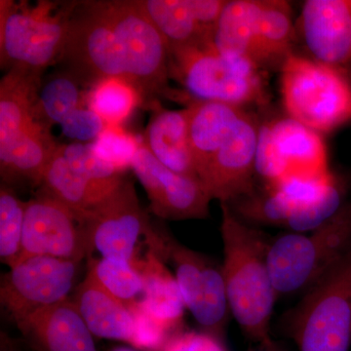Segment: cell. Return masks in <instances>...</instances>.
<instances>
[{"mask_svg":"<svg viewBox=\"0 0 351 351\" xmlns=\"http://www.w3.org/2000/svg\"><path fill=\"white\" fill-rule=\"evenodd\" d=\"M219 204L221 269L230 313L247 337L270 350V319L278 298L267 260L271 239L240 219L228 204Z\"/></svg>","mask_w":351,"mask_h":351,"instance_id":"1","label":"cell"},{"mask_svg":"<svg viewBox=\"0 0 351 351\" xmlns=\"http://www.w3.org/2000/svg\"><path fill=\"white\" fill-rule=\"evenodd\" d=\"M351 250V203L317 228L285 233L269 244V267L277 294L308 290Z\"/></svg>","mask_w":351,"mask_h":351,"instance_id":"2","label":"cell"},{"mask_svg":"<svg viewBox=\"0 0 351 351\" xmlns=\"http://www.w3.org/2000/svg\"><path fill=\"white\" fill-rule=\"evenodd\" d=\"M75 2L40 1L36 7L11 0L0 1L1 68L40 73L58 64Z\"/></svg>","mask_w":351,"mask_h":351,"instance_id":"3","label":"cell"},{"mask_svg":"<svg viewBox=\"0 0 351 351\" xmlns=\"http://www.w3.org/2000/svg\"><path fill=\"white\" fill-rule=\"evenodd\" d=\"M288 117L317 133L351 120V84L341 69L290 53L280 66Z\"/></svg>","mask_w":351,"mask_h":351,"instance_id":"4","label":"cell"},{"mask_svg":"<svg viewBox=\"0 0 351 351\" xmlns=\"http://www.w3.org/2000/svg\"><path fill=\"white\" fill-rule=\"evenodd\" d=\"M119 38L129 82L137 89L142 106L152 110L159 98H174L169 85V49L165 39L140 4V0H99Z\"/></svg>","mask_w":351,"mask_h":351,"instance_id":"5","label":"cell"},{"mask_svg":"<svg viewBox=\"0 0 351 351\" xmlns=\"http://www.w3.org/2000/svg\"><path fill=\"white\" fill-rule=\"evenodd\" d=\"M288 320L299 351H350L351 250L306 291Z\"/></svg>","mask_w":351,"mask_h":351,"instance_id":"6","label":"cell"},{"mask_svg":"<svg viewBox=\"0 0 351 351\" xmlns=\"http://www.w3.org/2000/svg\"><path fill=\"white\" fill-rule=\"evenodd\" d=\"M93 250L104 258L132 263L142 246L156 251L165 261V230L152 225L141 206L135 184L126 177L117 188L85 213Z\"/></svg>","mask_w":351,"mask_h":351,"instance_id":"7","label":"cell"},{"mask_svg":"<svg viewBox=\"0 0 351 351\" xmlns=\"http://www.w3.org/2000/svg\"><path fill=\"white\" fill-rule=\"evenodd\" d=\"M170 77L181 83L193 100L214 101L241 107L265 100L258 69L230 61L213 45L169 52Z\"/></svg>","mask_w":351,"mask_h":351,"instance_id":"8","label":"cell"},{"mask_svg":"<svg viewBox=\"0 0 351 351\" xmlns=\"http://www.w3.org/2000/svg\"><path fill=\"white\" fill-rule=\"evenodd\" d=\"M58 64L89 89L106 78L130 82L121 45L99 0L75 1Z\"/></svg>","mask_w":351,"mask_h":351,"instance_id":"9","label":"cell"},{"mask_svg":"<svg viewBox=\"0 0 351 351\" xmlns=\"http://www.w3.org/2000/svg\"><path fill=\"white\" fill-rule=\"evenodd\" d=\"M327 154L320 134L286 117L260 125L256 174L274 186L292 176L328 174Z\"/></svg>","mask_w":351,"mask_h":351,"instance_id":"10","label":"cell"},{"mask_svg":"<svg viewBox=\"0 0 351 351\" xmlns=\"http://www.w3.org/2000/svg\"><path fill=\"white\" fill-rule=\"evenodd\" d=\"M165 261L172 263L184 306L204 332L221 339L230 313L223 269L165 230Z\"/></svg>","mask_w":351,"mask_h":351,"instance_id":"11","label":"cell"},{"mask_svg":"<svg viewBox=\"0 0 351 351\" xmlns=\"http://www.w3.org/2000/svg\"><path fill=\"white\" fill-rule=\"evenodd\" d=\"M93 252L85 214H75L43 191L27 201L22 252L17 263L36 256L80 263Z\"/></svg>","mask_w":351,"mask_h":351,"instance_id":"12","label":"cell"},{"mask_svg":"<svg viewBox=\"0 0 351 351\" xmlns=\"http://www.w3.org/2000/svg\"><path fill=\"white\" fill-rule=\"evenodd\" d=\"M78 263L36 256L2 274L0 302L14 323L39 309L69 299Z\"/></svg>","mask_w":351,"mask_h":351,"instance_id":"13","label":"cell"},{"mask_svg":"<svg viewBox=\"0 0 351 351\" xmlns=\"http://www.w3.org/2000/svg\"><path fill=\"white\" fill-rule=\"evenodd\" d=\"M131 170L147 193L149 210L163 219H202L209 217L211 197L199 179L178 174L152 156L141 141Z\"/></svg>","mask_w":351,"mask_h":351,"instance_id":"14","label":"cell"},{"mask_svg":"<svg viewBox=\"0 0 351 351\" xmlns=\"http://www.w3.org/2000/svg\"><path fill=\"white\" fill-rule=\"evenodd\" d=\"M258 128L255 119L246 113L228 140L198 174L212 200L232 204L255 193Z\"/></svg>","mask_w":351,"mask_h":351,"instance_id":"15","label":"cell"},{"mask_svg":"<svg viewBox=\"0 0 351 351\" xmlns=\"http://www.w3.org/2000/svg\"><path fill=\"white\" fill-rule=\"evenodd\" d=\"M300 20L313 60L341 71L351 63V0H307Z\"/></svg>","mask_w":351,"mask_h":351,"instance_id":"16","label":"cell"},{"mask_svg":"<svg viewBox=\"0 0 351 351\" xmlns=\"http://www.w3.org/2000/svg\"><path fill=\"white\" fill-rule=\"evenodd\" d=\"M34 351H98L71 300L44 307L15 323Z\"/></svg>","mask_w":351,"mask_h":351,"instance_id":"17","label":"cell"},{"mask_svg":"<svg viewBox=\"0 0 351 351\" xmlns=\"http://www.w3.org/2000/svg\"><path fill=\"white\" fill-rule=\"evenodd\" d=\"M73 301L93 336L131 345L135 334L133 313L99 282L91 270L88 269L86 276L76 287Z\"/></svg>","mask_w":351,"mask_h":351,"instance_id":"18","label":"cell"},{"mask_svg":"<svg viewBox=\"0 0 351 351\" xmlns=\"http://www.w3.org/2000/svg\"><path fill=\"white\" fill-rule=\"evenodd\" d=\"M143 143L159 162L178 174L198 179L189 134V108L166 110L160 103L152 108Z\"/></svg>","mask_w":351,"mask_h":351,"instance_id":"19","label":"cell"},{"mask_svg":"<svg viewBox=\"0 0 351 351\" xmlns=\"http://www.w3.org/2000/svg\"><path fill=\"white\" fill-rule=\"evenodd\" d=\"M261 0H232L226 2L215 29V49L221 56L265 68L258 34Z\"/></svg>","mask_w":351,"mask_h":351,"instance_id":"20","label":"cell"},{"mask_svg":"<svg viewBox=\"0 0 351 351\" xmlns=\"http://www.w3.org/2000/svg\"><path fill=\"white\" fill-rule=\"evenodd\" d=\"M59 147L50 129L38 122L32 124L0 151L1 184L40 186L44 173Z\"/></svg>","mask_w":351,"mask_h":351,"instance_id":"21","label":"cell"},{"mask_svg":"<svg viewBox=\"0 0 351 351\" xmlns=\"http://www.w3.org/2000/svg\"><path fill=\"white\" fill-rule=\"evenodd\" d=\"M188 108L189 144L198 177L247 112L239 106L214 101L193 100Z\"/></svg>","mask_w":351,"mask_h":351,"instance_id":"22","label":"cell"},{"mask_svg":"<svg viewBox=\"0 0 351 351\" xmlns=\"http://www.w3.org/2000/svg\"><path fill=\"white\" fill-rule=\"evenodd\" d=\"M164 263L156 251L147 249L131 265L140 272L145 282L144 297L138 304L172 332L181 325L186 306L175 276Z\"/></svg>","mask_w":351,"mask_h":351,"instance_id":"23","label":"cell"},{"mask_svg":"<svg viewBox=\"0 0 351 351\" xmlns=\"http://www.w3.org/2000/svg\"><path fill=\"white\" fill-rule=\"evenodd\" d=\"M43 75L24 69L7 71L0 82V151L36 123Z\"/></svg>","mask_w":351,"mask_h":351,"instance_id":"24","label":"cell"},{"mask_svg":"<svg viewBox=\"0 0 351 351\" xmlns=\"http://www.w3.org/2000/svg\"><path fill=\"white\" fill-rule=\"evenodd\" d=\"M140 4L165 39L169 52L213 44V38L196 21L189 0H140Z\"/></svg>","mask_w":351,"mask_h":351,"instance_id":"25","label":"cell"},{"mask_svg":"<svg viewBox=\"0 0 351 351\" xmlns=\"http://www.w3.org/2000/svg\"><path fill=\"white\" fill-rule=\"evenodd\" d=\"M39 191L78 215H84L110 193L76 174L62 154L61 145L44 173Z\"/></svg>","mask_w":351,"mask_h":351,"instance_id":"26","label":"cell"},{"mask_svg":"<svg viewBox=\"0 0 351 351\" xmlns=\"http://www.w3.org/2000/svg\"><path fill=\"white\" fill-rule=\"evenodd\" d=\"M89 88L66 69L43 80L36 106V120L50 129L61 124L76 108L87 106Z\"/></svg>","mask_w":351,"mask_h":351,"instance_id":"27","label":"cell"},{"mask_svg":"<svg viewBox=\"0 0 351 351\" xmlns=\"http://www.w3.org/2000/svg\"><path fill=\"white\" fill-rule=\"evenodd\" d=\"M258 34L265 66L283 64L294 36L292 9L287 1L261 0Z\"/></svg>","mask_w":351,"mask_h":351,"instance_id":"28","label":"cell"},{"mask_svg":"<svg viewBox=\"0 0 351 351\" xmlns=\"http://www.w3.org/2000/svg\"><path fill=\"white\" fill-rule=\"evenodd\" d=\"M87 106L110 126H121L142 98L130 82L122 78L110 77L90 88Z\"/></svg>","mask_w":351,"mask_h":351,"instance_id":"29","label":"cell"},{"mask_svg":"<svg viewBox=\"0 0 351 351\" xmlns=\"http://www.w3.org/2000/svg\"><path fill=\"white\" fill-rule=\"evenodd\" d=\"M89 269L110 294L127 306L142 301L144 279L130 263L114 258H90Z\"/></svg>","mask_w":351,"mask_h":351,"instance_id":"30","label":"cell"},{"mask_svg":"<svg viewBox=\"0 0 351 351\" xmlns=\"http://www.w3.org/2000/svg\"><path fill=\"white\" fill-rule=\"evenodd\" d=\"M27 201L21 200L12 186H0V258L9 269L22 252Z\"/></svg>","mask_w":351,"mask_h":351,"instance_id":"31","label":"cell"},{"mask_svg":"<svg viewBox=\"0 0 351 351\" xmlns=\"http://www.w3.org/2000/svg\"><path fill=\"white\" fill-rule=\"evenodd\" d=\"M61 151L76 174L107 193H112L127 177L126 172L117 169L97 156L90 144L61 145Z\"/></svg>","mask_w":351,"mask_h":351,"instance_id":"32","label":"cell"},{"mask_svg":"<svg viewBox=\"0 0 351 351\" xmlns=\"http://www.w3.org/2000/svg\"><path fill=\"white\" fill-rule=\"evenodd\" d=\"M141 141L142 138L123 130L121 126L108 125L90 145L101 160L126 172L131 169L132 161L137 154Z\"/></svg>","mask_w":351,"mask_h":351,"instance_id":"33","label":"cell"},{"mask_svg":"<svg viewBox=\"0 0 351 351\" xmlns=\"http://www.w3.org/2000/svg\"><path fill=\"white\" fill-rule=\"evenodd\" d=\"M135 318V334L131 346L145 351H161L173 336L171 332L145 313L138 304L129 307Z\"/></svg>","mask_w":351,"mask_h":351,"instance_id":"34","label":"cell"},{"mask_svg":"<svg viewBox=\"0 0 351 351\" xmlns=\"http://www.w3.org/2000/svg\"><path fill=\"white\" fill-rule=\"evenodd\" d=\"M60 125L64 137L80 142H94L108 126L107 122L88 106L69 113Z\"/></svg>","mask_w":351,"mask_h":351,"instance_id":"35","label":"cell"},{"mask_svg":"<svg viewBox=\"0 0 351 351\" xmlns=\"http://www.w3.org/2000/svg\"><path fill=\"white\" fill-rule=\"evenodd\" d=\"M161 351H226L221 339L206 332L173 334Z\"/></svg>","mask_w":351,"mask_h":351,"instance_id":"36","label":"cell"},{"mask_svg":"<svg viewBox=\"0 0 351 351\" xmlns=\"http://www.w3.org/2000/svg\"><path fill=\"white\" fill-rule=\"evenodd\" d=\"M0 351H21L19 343L6 332L0 334Z\"/></svg>","mask_w":351,"mask_h":351,"instance_id":"37","label":"cell"},{"mask_svg":"<svg viewBox=\"0 0 351 351\" xmlns=\"http://www.w3.org/2000/svg\"><path fill=\"white\" fill-rule=\"evenodd\" d=\"M112 351H136L135 350H132V348H124V346H120V348H113Z\"/></svg>","mask_w":351,"mask_h":351,"instance_id":"38","label":"cell"}]
</instances>
